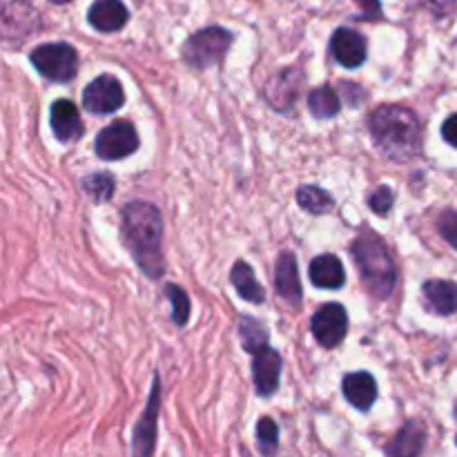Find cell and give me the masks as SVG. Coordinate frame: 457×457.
<instances>
[{
  "label": "cell",
  "instance_id": "6da1fadb",
  "mask_svg": "<svg viewBox=\"0 0 457 457\" xmlns=\"http://www.w3.org/2000/svg\"><path fill=\"white\" fill-rule=\"evenodd\" d=\"M123 235L138 268L152 279H159L165 272L163 253H161L163 223L159 210L145 201H132L123 210Z\"/></svg>",
  "mask_w": 457,
  "mask_h": 457
},
{
  "label": "cell",
  "instance_id": "7a4b0ae2",
  "mask_svg": "<svg viewBox=\"0 0 457 457\" xmlns=\"http://www.w3.org/2000/svg\"><path fill=\"white\" fill-rule=\"evenodd\" d=\"M369 129L373 141L388 159L404 161L415 159L422 145V128L418 116L402 105H382L370 114Z\"/></svg>",
  "mask_w": 457,
  "mask_h": 457
},
{
  "label": "cell",
  "instance_id": "3957f363",
  "mask_svg": "<svg viewBox=\"0 0 457 457\" xmlns=\"http://www.w3.org/2000/svg\"><path fill=\"white\" fill-rule=\"evenodd\" d=\"M353 257L369 293L378 299H386L397 284V270L382 237L361 230L353 244Z\"/></svg>",
  "mask_w": 457,
  "mask_h": 457
},
{
  "label": "cell",
  "instance_id": "277c9868",
  "mask_svg": "<svg viewBox=\"0 0 457 457\" xmlns=\"http://www.w3.org/2000/svg\"><path fill=\"white\" fill-rule=\"evenodd\" d=\"M31 62L45 79L70 83L79 70V54L67 43H45L31 52Z\"/></svg>",
  "mask_w": 457,
  "mask_h": 457
},
{
  "label": "cell",
  "instance_id": "5b68a950",
  "mask_svg": "<svg viewBox=\"0 0 457 457\" xmlns=\"http://www.w3.org/2000/svg\"><path fill=\"white\" fill-rule=\"evenodd\" d=\"M230 43V31H226L223 27H208V29L187 38L186 47H183V58L187 61V65L205 70L210 65H217L226 56Z\"/></svg>",
  "mask_w": 457,
  "mask_h": 457
},
{
  "label": "cell",
  "instance_id": "8992f818",
  "mask_svg": "<svg viewBox=\"0 0 457 457\" xmlns=\"http://www.w3.org/2000/svg\"><path fill=\"white\" fill-rule=\"evenodd\" d=\"M98 159L103 161H119L138 150V134L132 123L128 120H116L110 128L101 129L94 143Z\"/></svg>",
  "mask_w": 457,
  "mask_h": 457
},
{
  "label": "cell",
  "instance_id": "52a82bcc",
  "mask_svg": "<svg viewBox=\"0 0 457 457\" xmlns=\"http://www.w3.org/2000/svg\"><path fill=\"white\" fill-rule=\"evenodd\" d=\"M123 87H120V83L114 76L107 74L94 79L83 92V105L92 114H112V112L123 107Z\"/></svg>",
  "mask_w": 457,
  "mask_h": 457
},
{
  "label": "cell",
  "instance_id": "ba28073f",
  "mask_svg": "<svg viewBox=\"0 0 457 457\" xmlns=\"http://www.w3.org/2000/svg\"><path fill=\"white\" fill-rule=\"evenodd\" d=\"M348 330V317L339 303H326L312 315V335L324 348H335L344 342Z\"/></svg>",
  "mask_w": 457,
  "mask_h": 457
},
{
  "label": "cell",
  "instance_id": "9c48e42d",
  "mask_svg": "<svg viewBox=\"0 0 457 457\" xmlns=\"http://www.w3.org/2000/svg\"><path fill=\"white\" fill-rule=\"evenodd\" d=\"M253 357L254 388H257L259 395H272L277 391V386H279L281 355L277 351H272L270 346H263L257 353H253Z\"/></svg>",
  "mask_w": 457,
  "mask_h": 457
},
{
  "label": "cell",
  "instance_id": "30bf717a",
  "mask_svg": "<svg viewBox=\"0 0 457 457\" xmlns=\"http://www.w3.org/2000/svg\"><path fill=\"white\" fill-rule=\"evenodd\" d=\"M330 49H333L335 61L339 65L348 67V70H355L366 61V38L360 31L348 29V27L335 31L333 40H330Z\"/></svg>",
  "mask_w": 457,
  "mask_h": 457
},
{
  "label": "cell",
  "instance_id": "8fae6325",
  "mask_svg": "<svg viewBox=\"0 0 457 457\" xmlns=\"http://www.w3.org/2000/svg\"><path fill=\"white\" fill-rule=\"evenodd\" d=\"M299 85H302V70L299 67H293V70L279 71L277 76H272L266 87V96L270 101V105L277 107V110H288V107H293V103L297 101Z\"/></svg>",
  "mask_w": 457,
  "mask_h": 457
},
{
  "label": "cell",
  "instance_id": "7c38bea8",
  "mask_svg": "<svg viewBox=\"0 0 457 457\" xmlns=\"http://www.w3.org/2000/svg\"><path fill=\"white\" fill-rule=\"evenodd\" d=\"M52 129L56 134V138L61 143L67 141H76L83 134V123H80V114L79 107L74 105L67 98H61L52 105Z\"/></svg>",
  "mask_w": 457,
  "mask_h": 457
},
{
  "label": "cell",
  "instance_id": "4fadbf2b",
  "mask_svg": "<svg viewBox=\"0 0 457 457\" xmlns=\"http://www.w3.org/2000/svg\"><path fill=\"white\" fill-rule=\"evenodd\" d=\"M129 21V12L120 0H94L89 7V25L98 31H119Z\"/></svg>",
  "mask_w": 457,
  "mask_h": 457
},
{
  "label": "cell",
  "instance_id": "5bb4252c",
  "mask_svg": "<svg viewBox=\"0 0 457 457\" xmlns=\"http://www.w3.org/2000/svg\"><path fill=\"white\" fill-rule=\"evenodd\" d=\"M277 293L286 299L293 308L302 303V281H299L297 259L293 253H284L277 262V275H275Z\"/></svg>",
  "mask_w": 457,
  "mask_h": 457
},
{
  "label": "cell",
  "instance_id": "9a60e30c",
  "mask_svg": "<svg viewBox=\"0 0 457 457\" xmlns=\"http://www.w3.org/2000/svg\"><path fill=\"white\" fill-rule=\"evenodd\" d=\"M159 395H161V386H159V379H156L154 388H152L150 404H147L145 415L141 418V422H138V427H137V433H134V453L137 455H150L152 449H154Z\"/></svg>",
  "mask_w": 457,
  "mask_h": 457
},
{
  "label": "cell",
  "instance_id": "2e32d148",
  "mask_svg": "<svg viewBox=\"0 0 457 457\" xmlns=\"http://www.w3.org/2000/svg\"><path fill=\"white\" fill-rule=\"evenodd\" d=\"M308 275H311V281L317 286V288H342L344 281H346V272H344L342 262H339L335 254H320L311 262V268H308Z\"/></svg>",
  "mask_w": 457,
  "mask_h": 457
},
{
  "label": "cell",
  "instance_id": "e0dca14e",
  "mask_svg": "<svg viewBox=\"0 0 457 457\" xmlns=\"http://www.w3.org/2000/svg\"><path fill=\"white\" fill-rule=\"evenodd\" d=\"M344 397L357 411H369L378 400V384L369 373H351L344 378Z\"/></svg>",
  "mask_w": 457,
  "mask_h": 457
},
{
  "label": "cell",
  "instance_id": "ac0fdd59",
  "mask_svg": "<svg viewBox=\"0 0 457 457\" xmlns=\"http://www.w3.org/2000/svg\"><path fill=\"white\" fill-rule=\"evenodd\" d=\"M424 297L428 308L437 315H453L457 312V284L453 281H427L424 284Z\"/></svg>",
  "mask_w": 457,
  "mask_h": 457
},
{
  "label": "cell",
  "instance_id": "d6986e66",
  "mask_svg": "<svg viewBox=\"0 0 457 457\" xmlns=\"http://www.w3.org/2000/svg\"><path fill=\"white\" fill-rule=\"evenodd\" d=\"M232 286L237 288L241 299L250 303H262L263 297H266V290L259 286L257 277H254L253 268L244 262H237L235 268H232Z\"/></svg>",
  "mask_w": 457,
  "mask_h": 457
},
{
  "label": "cell",
  "instance_id": "ffe728a7",
  "mask_svg": "<svg viewBox=\"0 0 457 457\" xmlns=\"http://www.w3.org/2000/svg\"><path fill=\"white\" fill-rule=\"evenodd\" d=\"M422 445H424V428L420 427V424L411 422L402 428L400 436H397L384 451H386L388 455H415L422 451Z\"/></svg>",
  "mask_w": 457,
  "mask_h": 457
},
{
  "label": "cell",
  "instance_id": "44dd1931",
  "mask_svg": "<svg viewBox=\"0 0 457 457\" xmlns=\"http://www.w3.org/2000/svg\"><path fill=\"white\" fill-rule=\"evenodd\" d=\"M308 107H311V112L317 119H330V116H335L339 112L342 101H339L337 92H335L330 85H321V87L311 92V96H308Z\"/></svg>",
  "mask_w": 457,
  "mask_h": 457
},
{
  "label": "cell",
  "instance_id": "7402d4cb",
  "mask_svg": "<svg viewBox=\"0 0 457 457\" xmlns=\"http://www.w3.org/2000/svg\"><path fill=\"white\" fill-rule=\"evenodd\" d=\"M297 204L312 214H326L333 210L335 201L326 190L317 186H302L297 190Z\"/></svg>",
  "mask_w": 457,
  "mask_h": 457
},
{
  "label": "cell",
  "instance_id": "603a6c76",
  "mask_svg": "<svg viewBox=\"0 0 457 457\" xmlns=\"http://www.w3.org/2000/svg\"><path fill=\"white\" fill-rule=\"evenodd\" d=\"M241 342L248 353H257L259 348L268 346V330L262 321L253 320V317H244L239 326Z\"/></svg>",
  "mask_w": 457,
  "mask_h": 457
},
{
  "label": "cell",
  "instance_id": "cb8c5ba5",
  "mask_svg": "<svg viewBox=\"0 0 457 457\" xmlns=\"http://www.w3.org/2000/svg\"><path fill=\"white\" fill-rule=\"evenodd\" d=\"M114 179L107 172H94L89 177L83 179V190L89 199H94L96 204H103V201L112 199L114 195Z\"/></svg>",
  "mask_w": 457,
  "mask_h": 457
},
{
  "label": "cell",
  "instance_id": "d4e9b609",
  "mask_svg": "<svg viewBox=\"0 0 457 457\" xmlns=\"http://www.w3.org/2000/svg\"><path fill=\"white\" fill-rule=\"evenodd\" d=\"M257 445L263 455H270L277 451L279 445V428L270 418H262L257 424Z\"/></svg>",
  "mask_w": 457,
  "mask_h": 457
},
{
  "label": "cell",
  "instance_id": "484cf974",
  "mask_svg": "<svg viewBox=\"0 0 457 457\" xmlns=\"http://www.w3.org/2000/svg\"><path fill=\"white\" fill-rule=\"evenodd\" d=\"M165 295H168V299L172 302L174 311H172V320L177 326H183L187 321V317H190V299H187L186 290L179 288V286L174 284H168L165 286Z\"/></svg>",
  "mask_w": 457,
  "mask_h": 457
},
{
  "label": "cell",
  "instance_id": "4316f807",
  "mask_svg": "<svg viewBox=\"0 0 457 457\" xmlns=\"http://www.w3.org/2000/svg\"><path fill=\"white\" fill-rule=\"evenodd\" d=\"M393 201H395V192H393L388 186H379L378 190L369 196L370 210L378 214H386L388 210L393 208Z\"/></svg>",
  "mask_w": 457,
  "mask_h": 457
},
{
  "label": "cell",
  "instance_id": "83f0119b",
  "mask_svg": "<svg viewBox=\"0 0 457 457\" xmlns=\"http://www.w3.org/2000/svg\"><path fill=\"white\" fill-rule=\"evenodd\" d=\"M437 228H440V235L449 241L453 248H457V212L455 210H446L445 214L437 221Z\"/></svg>",
  "mask_w": 457,
  "mask_h": 457
},
{
  "label": "cell",
  "instance_id": "f1b7e54d",
  "mask_svg": "<svg viewBox=\"0 0 457 457\" xmlns=\"http://www.w3.org/2000/svg\"><path fill=\"white\" fill-rule=\"evenodd\" d=\"M436 16H446L455 9V0H424Z\"/></svg>",
  "mask_w": 457,
  "mask_h": 457
},
{
  "label": "cell",
  "instance_id": "f546056e",
  "mask_svg": "<svg viewBox=\"0 0 457 457\" xmlns=\"http://www.w3.org/2000/svg\"><path fill=\"white\" fill-rule=\"evenodd\" d=\"M442 137H445L446 143H451V145L457 147V114L449 116L446 123L442 125Z\"/></svg>",
  "mask_w": 457,
  "mask_h": 457
},
{
  "label": "cell",
  "instance_id": "4dcf8cb0",
  "mask_svg": "<svg viewBox=\"0 0 457 457\" xmlns=\"http://www.w3.org/2000/svg\"><path fill=\"white\" fill-rule=\"evenodd\" d=\"M357 3L361 4V18H379V12H382V7H379V0H357Z\"/></svg>",
  "mask_w": 457,
  "mask_h": 457
},
{
  "label": "cell",
  "instance_id": "1f68e13d",
  "mask_svg": "<svg viewBox=\"0 0 457 457\" xmlns=\"http://www.w3.org/2000/svg\"><path fill=\"white\" fill-rule=\"evenodd\" d=\"M49 3H54V4H65V3H70V0H49Z\"/></svg>",
  "mask_w": 457,
  "mask_h": 457
},
{
  "label": "cell",
  "instance_id": "d6a6232c",
  "mask_svg": "<svg viewBox=\"0 0 457 457\" xmlns=\"http://www.w3.org/2000/svg\"><path fill=\"white\" fill-rule=\"evenodd\" d=\"M455 420H457V404H455ZM455 440H457V437H455Z\"/></svg>",
  "mask_w": 457,
  "mask_h": 457
}]
</instances>
